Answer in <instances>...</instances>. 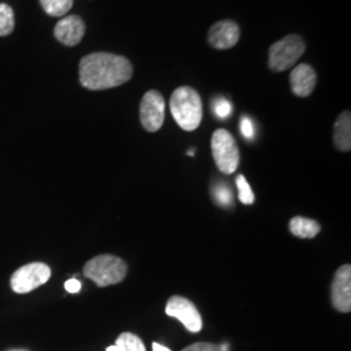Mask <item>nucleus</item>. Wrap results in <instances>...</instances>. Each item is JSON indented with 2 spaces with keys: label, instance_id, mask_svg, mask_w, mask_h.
<instances>
[{
  "label": "nucleus",
  "instance_id": "f257e3e1",
  "mask_svg": "<svg viewBox=\"0 0 351 351\" xmlns=\"http://www.w3.org/2000/svg\"><path fill=\"white\" fill-rule=\"evenodd\" d=\"M133 75V65L120 55L94 52L80 63V82L88 90H107L124 85Z\"/></svg>",
  "mask_w": 351,
  "mask_h": 351
},
{
  "label": "nucleus",
  "instance_id": "f03ea898",
  "mask_svg": "<svg viewBox=\"0 0 351 351\" xmlns=\"http://www.w3.org/2000/svg\"><path fill=\"white\" fill-rule=\"evenodd\" d=\"M171 112L178 124L186 132H193L201 125L203 106L201 95L190 86L176 88L169 101Z\"/></svg>",
  "mask_w": 351,
  "mask_h": 351
},
{
  "label": "nucleus",
  "instance_id": "7ed1b4c3",
  "mask_svg": "<svg viewBox=\"0 0 351 351\" xmlns=\"http://www.w3.org/2000/svg\"><path fill=\"white\" fill-rule=\"evenodd\" d=\"M84 275L99 288L120 284L128 275V264L119 256L103 254L90 259L84 267Z\"/></svg>",
  "mask_w": 351,
  "mask_h": 351
},
{
  "label": "nucleus",
  "instance_id": "20e7f679",
  "mask_svg": "<svg viewBox=\"0 0 351 351\" xmlns=\"http://www.w3.org/2000/svg\"><path fill=\"white\" fill-rule=\"evenodd\" d=\"M304 51L306 43L301 36L290 34L277 40L276 43L269 47V69L276 73L288 71L301 59Z\"/></svg>",
  "mask_w": 351,
  "mask_h": 351
},
{
  "label": "nucleus",
  "instance_id": "39448f33",
  "mask_svg": "<svg viewBox=\"0 0 351 351\" xmlns=\"http://www.w3.org/2000/svg\"><path fill=\"white\" fill-rule=\"evenodd\" d=\"M213 160L219 171L232 175L239 165V149L236 139L226 129H217L211 139Z\"/></svg>",
  "mask_w": 351,
  "mask_h": 351
},
{
  "label": "nucleus",
  "instance_id": "423d86ee",
  "mask_svg": "<svg viewBox=\"0 0 351 351\" xmlns=\"http://www.w3.org/2000/svg\"><path fill=\"white\" fill-rule=\"evenodd\" d=\"M51 277V268L45 263L26 264L11 277V288L17 294H26L45 285Z\"/></svg>",
  "mask_w": 351,
  "mask_h": 351
},
{
  "label": "nucleus",
  "instance_id": "0eeeda50",
  "mask_svg": "<svg viewBox=\"0 0 351 351\" xmlns=\"http://www.w3.org/2000/svg\"><path fill=\"white\" fill-rule=\"evenodd\" d=\"M164 116H165V101L163 95L156 90L147 91L143 95L139 106V119H141L142 126L147 132L155 133L163 126Z\"/></svg>",
  "mask_w": 351,
  "mask_h": 351
},
{
  "label": "nucleus",
  "instance_id": "6e6552de",
  "mask_svg": "<svg viewBox=\"0 0 351 351\" xmlns=\"http://www.w3.org/2000/svg\"><path fill=\"white\" fill-rule=\"evenodd\" d=\"M165 314L178 319L191 333H198L203 328L201 313L193 302L184 297H171L165 306Z\"/></svg>",
  "mask_w": 351,
  "mask_h": 351
},
{
  "label": "nucleus",
  "instance_id": "1a4fd4ad",
  "mask_svg": "<svg viewBox=\"0 0 351 351\" xmlns=\"http://www.w3.org/2000/svg\"><path fill=\"white\" fill-rule=\"evenodd\" d=\"M332 306L339 313L351 311V265H341L336 271L330 287Z\"/></svg>",
  "mask_w": 351,
  "mask_h": 351
},
{
  "label": "nucleus",
  "instance_id": "9d476101",
  "mask_svg": "<svg viewBox=\"0 0 351 351\" xmlns=\"http://www.w3.org/2000/svg\"><path fill=\"white\" fill-rule=\"evenodd\" d=\"M241 30L237 23L223 20L213 24L208 30V42L216 50H229L239 43Z\"/></svg>",
  "mask_w": 351,
  "mask_h": 351
},
{
  "label": "nucleus",
  "instance_id": "9b49d317",
  "mask_svg": "<svg viewBox=\"0 0 351 351\" xmlns=\"http://www.w3.org/2000/svg\"><path fill=\"white\" fill-rule=\"evenodd\" d=\"M85 30L86 26L80 16H66L56 24L53 29V34L64 46L73 47L82 40L85 36Z\"/></svg>",
  "mask_w": 351,
  "mask_h": 351
},
{
  "label": "nucleus",
  "instance_id": "f8f14e48",
  "mask_svg": "<svg viewBox=\"0 0 351 351\" xmlns=\"http://www.w3.org/2000/svg\"><path fill=\"white\" fill-rule=\"evenodd\" d=\"M317 75L314 68L308 64L297 65L290 73V88L294 95L307 98L313 94L316 86Z\"/></svg>",
  "mask_w": 351,
  "mask_h": 351
},
{
  "label": "nucleus",
  "instance_id": "ddd939ff",
  "mask_svg": "<svg viewBox=\"0 0 351 351\" xmlns=\"http://www.w3.org/2000/svg\"><path fill=\"white\" fill-rule=\"evenodd\" d=\"M335 146L342 152L351 150V114L350 111H343L335 123L333 133Z\"/></svg>",
  "mask_w": 351,
  "mask_h": 351
},
{
  "label": "nucleus",
  "instance_id": "4468645a",
  "mask_svg": "<svg viewBox=\"0 0 351 351\" xmlns=\"http://www.w3.org/2000/svg\"><path fill=\"white\" fill-rule=\"evenodd\" d=\"M289 230L293 236L298 239H315L320 232V226L313 219L295 216L289 223Z\"/></svg>",
  "mask_w": 351,
  "mask_h": 351
},
{
  "label": "nucleus",
  "instance_id": "2eb2a0df",
  "mask_svg": "<svg viewBox=\"0 0 351 351\" xmlns=\"http://www.w3.org/2000/svg\"><path fill=\"white\" fill-rule=\"evenodd\" d=\"M114 345L117 346L119 351H146L142 339H139L137 335L130 332L121 333L116 339Z\"/></svg>",
  "mask_w": 351,
  "mask_h": 351
},
{
  "label": "nucleus",
  "instance_id": "dca6fc26",
  "mask_svg": "<svg viewBox=\"0 0 351 351\" xmlns=\"http://www.w3.org/2000/svg\"><path fill=\"white\" fill-rule=\"evenodd\" d=\"M45 12L52 17H62L73 5V0H39Z\"/></svg>",
  "mask_w": 351,
  "mask_h": 351
},
{
  "label": "nucleus",
  "instance_id": "f3484780",
  "mask_svg": "<svg viewBox=\"0 0 351 351\" xmlns=\"http://www.w3.org/2000/svg\"><path fill=\"white\" fill-rule=\"evenodd\" d=\"M14 29V14L13 10L8 5L0 4V37L10 36Z\"/></svg>",
  "mask_w": 351,
  "mask_h": 351
},
{
  "label": "nucleus",
  "instance_id": "a211bd4d",
  "mask_svg": "<svg viewBox=\"0 0 351 351\" xmlns=\"http://www.w3.org/2000/svg\"><path fill=\"white\" fill-rule=\"evenodd\" d=\"M236 185L239 189V199L243 204H252L255 201V195L251 190V186L247 182V180L245 178V176H239L236 178Z\"/></svg>",
  "mask_w": 351,
  "mask_h": 351
},
{
  "label": "nucleus",
  "instance_id": "6ab92c4d",
  "mask_svg": "<svg viewBox=\"0 0 351 351\" xmlns=\"http://www.w3.org/2000/svg\"><path fill=\"white\" fill-rule=\"evenodd\" d=\"M182 351H229V348L226 345H216L210 342H195Z\"/></svg>",
  "mask_w": 351,
  "mask_h": 351
},
{
  "label": "nucleus",
  "instance_id": "aec40b11",
  "mask_svg": "<svg viewBox=\"0 0 351 351\" xmlns=\"http://www.w3.org/2000/svg\"><path fill=\"white\" fill-rule=\"evenodd\" d=\"M232 111H233L232 104L224 98H217L216 101H213V112L217 117L226 119L232 113Z\"/></svg>",
  "mask_w": 351,
  "mask_h": 351
},
{
  "label": "nucleus",
  "instance_id": "412c9836",
  "mask_svg": "<svg viewBox=\"0 0 351 351\" xmlns=\"http://www.w3.org/2000/svg\"><path fill=\"white\" fill-rule=\"evenodd\" d=\"M213 194H215V198L219 201V203L223 204V206H226V207L230 206L232 202H233V194H232V191L226 188V186H224V185H217V186L215 188Z\"/></svg>",
  "mask_w": 351,
  "mask_h": 351
},
{
  "label": "nucleus",
  "instance_id": "4be33fe9",
  "mask_svg": "<svg viewBox=\"0 0 351 351\" xmlns=\"http://www.w3.org/2000/svg\"><path fill=\"white\" fill-rule=\"evenodd\" d=\"M241 133L245 136V138L251 139L254 137V124L247 116L241 119Z\"/></svg>",
  "mask_w": 351,
  "mask_h": 351
},
{
  "label": "nucleus",
  "instance_id": "5701e85b",
  "mask_svg": "<svg viewBox=\"0 0 351 351\" xmlns=\"http://www.w3.org/2000/svg\"><path fill=\"white\" fill-rule=\"evenodd\" d=\"M65 289H66V291L75 294V293L80 291L81 282H80L78 280H75V278H71V280H68V281L65 282Z\"/></svg>",
  "mask_w": 351,
  "mask_h": 351
},
{
  "label": "nucleus",
  "instance_id": "b1692460",
  "mask_svg": "<svg viewBox=\"0 0 351 351\" xmlns=\"http://www.w3.org/2000/svg\"><path fill=\"white\" fill-rule=\"evenodd\" d=\"M152 350L154 351H171L168 348H165L163 345H159V343H156V342H154L152 343Z\"/></svg>",
  "mask_w": 351,
  "mask_h": 351
},
{
  "label": "nucleus",
  "instance_id": "393cba45",
  "mask_svg": "<svg viewBox=\"0 0 351 351\" xmlns=\"http://www.w3.org/2000/svg\"><path fill=\"white\" fill-rule=\"evenodd\" d=\"M107 351H119V349H117V346H116V345H112V346L107 348Z\"/></svg>",
  "mask_w": 351,
  "mask_h": 351
}]
</instances>
